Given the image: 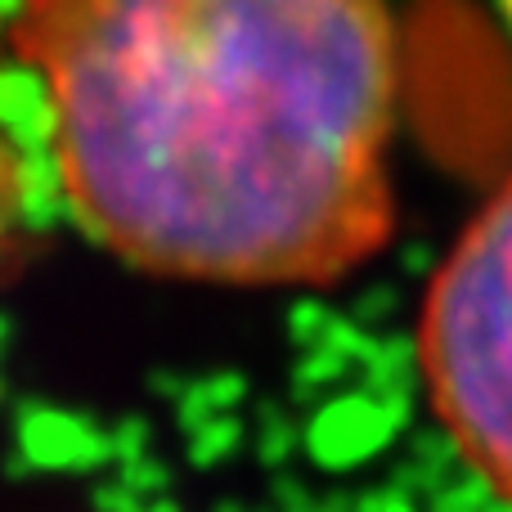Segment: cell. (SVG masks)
Returning a JSON list of instances; mask_svg holds the SVG:
<instances>
[{"instance_id": "7a4b0ae2", "label": "cell", "mask_w": 512, "mask_h": 512, "mask_svg": "<svg viewBox=\"0 0 512 512\" xmlns=\"http://www.w3.org/2000/svg\"><path fill=\"white\" fill-rule=\"evenodd\" d=\"M418 369L436 423L512 512V180L427 283Z\"/></svg>"}, {"instance_id": "6da1fadb", "label": "cell", "mask_w": 512, "mask_h": 512, "mask_svg": "<svg viewBox=\"0 0 512 512\" xmlns=\"http://www.w3.org/2000/svg\"><path fill=\"white\" fill-rule=\"evenodd\" d=\"M77 225L131 270L324 288L391 243L387 0H18Z\"/></svg>"}, {"instance_id": "277c9868", "label": "cell", "mask_w": 512, "mask_h": 512, "mask_svg": "<svg viewBox=\"0 0 512 512\" xmlns=\"http://www.w3.org/2000/svg\"><path fill=\"white\" fill-rule=\"evenodd\" d=\"M499 18H504V27H508V36H512V0H499Z\"/></svg>"}, {"instance_id": "3957f363", "label": "cell", "mask_w": 512, "mask_h": 512, "mask_svg": "<svg viewBox=\"0 0 512 512\" xmlns=\"http://www.w3.org/2000/svg\"><path fill=\"white\" fill-rule=\"evenodd\" d=\"M27 216H32V180H27L23 153L14 149V140L0 126V270L18 256L27 239Z\"/></svg>"}]
</instances>
